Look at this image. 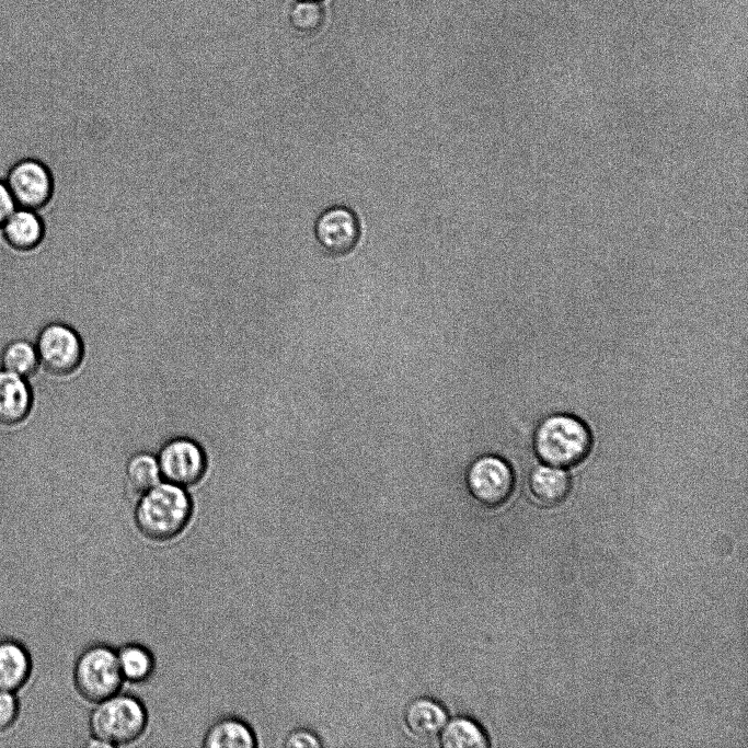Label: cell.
<instances>
[{"label": "cell", "instance_id": "5b68a950", "mask_svg": "<svg viewBox=\"0 0 748 748\" xmlns=\"http://www.w3.org/2000/svg\"><path fill=\"white\" fill-rule=\"evenodd\" d=\"M35 346L39 364L54 376L71 375L80 367L84 356V345L79 333L61 322L45 325Z\"/></svg>", "mask_w": 748, "mask_h": 748}, {"label": "cell", "instance_id": "7402d4cb", "mask_svg": "<svg viewBox=\"0 0 748 748\" xmlns=\"http://www.w3.org/2000/svg\"><path fill=\"white\" fill-rule=\"evenodd\" d=\"M285 746L289 748H319L322 746V743L313 733L298 729L289 734Z\"/></svg>", "mask_w": 748, "mask_h": 748}, {"label": "cell", "instance_id": "44dd1931", "mask_svg": "<svg viewBox=\"0 0 748 748\" xmlns=\"http://www.w3.org/2000/svg\"><path fill=\"white\" fill-rule=\"evenodd\" d=\"M19 705L12 692L0 690V732L9 728L16 720Z\"/></svg>", "mask_w": 748, "mask_h": 748}, {"label": "cell", "instance_id": "4fadbf2b", "mask_svg": "<svg viewBox=\"0 0 748 748\" xmlns=\"http://www.w3.org/2000/svg\"><path fill=\"white\" fill-rule=\"evenodd\" d=\"M571 477L562 468L548 464L532 469L529 488L534 498L543 505L554 506L562 503L571 491Z\"/></svg>", "mask_w": 748, "mask_h": 748}, {"label": "cell", "instance_id": "8992f818", "mask_svg": "<svg viewBox=\"0 0 748 748\" xmlns=\"http://www.w3.org/2000/svg\"><path fill=\"white\" fill-rule=\"evenodd\" d=\"M465 484L476 502L493 508L509 498L514 490L515 475L505 459L495 454H483L469 465Z\"/></svg>", "mask_w": 748, "mask_h": 748}, {"label": "cell", "instance_id": "e0dca14e", "mask_svg": "<svg viewBox=\"0 0 748 748\" xmlns=\"http://www.w3.org/2000/svg\"><path fill=\"white\" fill-rule=\"evenodd\" d=\"M440 734L444 748H486L488 737L483 728L468 717H456L445 724Z\"/></svg>", "mask_w": 748, "mask_h": 748}, {"label": "cell", "instance_id": "52a82bcc", "mask_svg": "<svg viewBox=\"0 0 748 748\" xmlns=\"http://www.w3.org/2000/svg\"><path fill=\"white\" fill-rule=\"evenodd\" d=\"M157 459L162 480L182 487L197 484L207 470L204 448L196 440L185 436L166 440Z\"/></svg>", "mask_w": 748, "mask_h": 748}, {"label": "cell", "instance_id": "ffe728a7", "mask_svg": "<svg viewBox=\"0 0 748 748\" xmlns=\"http://www.w3.org/2000/svg\"><path fill=\"white\" fill-rule=\"evenodd\" d=\"M291 26L303 34L318 32L324 22V10L319 1L298 0L289 13Z\"/></svg>", "mask_w": 748, "mask_h": 748}, {"label": "cell", "instance_id": "2e32d148", "mask_svg": "<svg viewBox=\"0 0 748 748\" xmlns=\"http://www.w3.org/2000/svg\"><path fill=\"white\" fill-rule=\"evenodd\" d=\"M125 475L129 492L137 497L162 481L157 456L146 451L136 452L128 459Z\"/></svg>", "mask_w": 748, "mask_h": 748}, {"label": "cell", "instance_id": "30bf717a", "mask_svg": "<svg viewBox=\"0 0 748 748\" xmlns=\"http://www.w3.org/2000/svg\"><path fill=\"white\" fill-rule=\"evenodd\" d=\"M33 406V392L25 378L0 370V424L13 426L28 416Z\"/></svg>", "mask_w": 748, "mask_h": 748}, {"label": "cell", "instance_id": "6da1fadb", "mask_svg": "<svg viewBox=\"0 0 748 748\" xmlns=\"http://www.w3.org/2000/svg\"><path fill=\"white\" fill-rule=\"evenodd\" d=\"M192 513L193 502L184 487L162 480L138 497L135 522L146 538L163 542L185 529Z\"/></svg>", "mask_w": 748, "mask_h": 748}, {"label": "cell", "instance_id": "5bb4252c", "mask_svg": "<svg viewBox=\"0 0 748 748\" xmlns=\"http://www.w3.org/2000/svg\"><path fill=\"white\" fill-rule=\"evenodd\" d=\"M31 672V658L25 647L12 640L0 641V690L21 688Z\"/></svg>", "mask_w": 748, "mask_h": 748}, {"label": "cell", "instance_id": "ac0fdd59", "mask_svg": "<svg viewBox=\"0 0 748 748\" xmlns=\"http://www.w3.org/2000/svg\"><path fill=\"white\" fill-rule=\"evenodd\" d=\"M118 666L124 679L131 682H143L154 671V657L143 645L129 643L122 646L117 652Z\"/></svg>", "mask_w": 748, "mask_h": 748}, {"label": "cell", "instance_id": "ba28073f", "mask_svg": "<svg viewBox=\"0 0 748 748\" xmlns=\"http://www.w3.org/2000/svg\"><path fill=\"white\" fill-rule=\"evenodd\" d=\"M5 184L16 205L37 211L46 206L54 193V177L46 164L36 159H23L9 171Z\"/></svg>", "mask_w": 748, "mask_h": 748}, {"label": "cell", "instance_id": "9a60e30c", "mask_svg": "<svg viewBox=\"0 0 748 748\" xmlns=\"http://www.w3.org/2000/svg\"><path fill=\"white\" fill-rule=\"evenodd\" d=\"M206 748H253L256 737L244 721L227 716L215 722L206 732L203 740Z\"/></svg>", "mask_w": 748, "mask_h": 748}, {"label": "cell", "instance_id": "d6986e66", "mask_svg": "<svg viewBox=\"0 0 748 748\" xmlns=\"http://www.w3.org/2000/svg\"><path fill=\"white\" fill-rule=\"evenodd\" d=\"M1 363L4 370L25 379L32 377L39 366L36 346L25 340L12 341L4 346Z\"/></svg>", "mask_w": 748, "mask_h": 748}, {"label": "cell", "instance_id": "603a6c76", "mask_svg": "<svg viewBox=\"0 0 748 748\" xmlns=\"http://www.w3.org/2000/svg\"><path fill=\"white\" fill-rule=\"evenodd\" d=\"M16 205L9 192L5 182L0 181V228L9 216L15 210Z\"/></svg>", "mask_w": 748, "mask_h": 748}, {"label": "cell", "instance_id": "3957f363", "mask_svg": "<svg viewBox=\"0 0 748 748\" xmlns=\"http://www.w3.org/2000/svg\"><path fill=\"white\" fill-rule=\"evenodd\" d=\"M148 714L143 703L131 694H118L99 702L90 716L95 746H123L145 732Z\"/></svg>", "mask_w": 748, "mask_h": 748}, {"label": "cell", "instance_id": "9c48e42d", "mask_svg": "<svg viewBox=\"0 0 748 748\" xmlns=\"http://www.w3.org/2000/svg\"><path fill=\"white\" fill-rule=\"evenodd\" d=\"M320 246L330 255L342 256L354 250L360 238L357 216L348 207L334 205L320 214L314 225Z\"/></svg>", "mask_w": 748, "mask_h": 748}, {"label": "cell", "instance_id": "7c38bea8", "mask_svg": "<svg viewBox=\"0 0 748 748\" xmlns=\"http://www.w3.org/2000/svg\"><path fill=\"white\" fill-rule=\"evenodd\" d=\"M404 721L415 737L430 739L436 737L447 723V712L438 702L418 698L405 709Z\"/></svg>", "mask_w": 748, "mask_h": 748}, {"label": "cell", "instance_id": "8fae6325", "mask_svg": "<svg viewBox=\"0 0 748 748\" xmlns=\"http://www.w3.org/2000/svg\"><path fill=\"white\" fill-rule=\"evenodd\" d=\"M7 243L14 250L27 252L37 248L45 235V226L36 211L15 208L1 227Z\"/></svg>", "mask_w": 748, "mask_h": 748}, {"label": "cell", "instance_id": "7a4b0ae2", "mask_svg": "<svg viewBox=\"0 0 748 748\" xmlns=\"http://www.w3.org/2000/svg\"><path fill=\"white\" fill-rule=\"evenodd\" d=\"M591 434L577 416L555 413L542 418L533 433V450L544 464L569 468L590 452Z\"/></svg>", "mask_w": 748, "mask_h": 748}, {"label": "cell", "instance_id": "cb8c5ba5", "mask_svg": "<svg viewBox=\"0 0 748 748\" xmlns=\"http://www.w3.org/2000/svg\"><path fill=\"white\" fill-rule=\"evenodd\" d=\"M308 1H320V0H308Z\"/></svg>", "mask_w": 748, "mask_h": 748}, {"label": "cell", "instance_id": "277c9868", "mask_svg": "<svg viewBox=\"0 0 748 748\" xmlns=\"http://www.w3.org/2000/svg\"><path fill=\"white\" fill-rule=\"evenodd\" d=\"M123 680L116 651L107 645L87 647L74 664V686L87 701L99 703L114 695Z\"/></svg>", "mask_w": 748, "mask_h": 748}]
</instances>
